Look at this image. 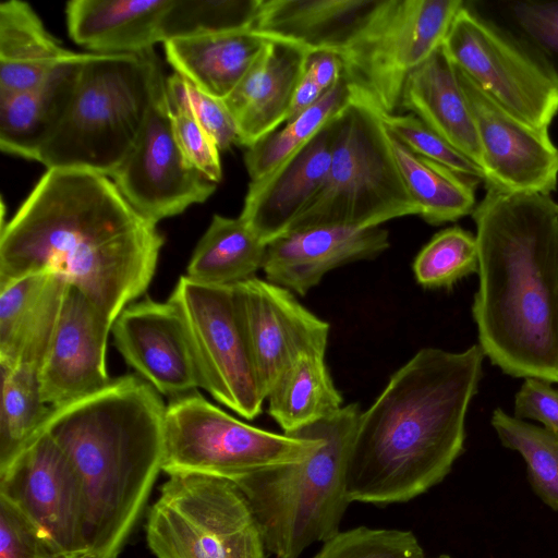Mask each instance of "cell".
<instances>
[{"label":"cell","mask_w":558,"mask_h":558,"mask_svg":"<svg viewBox=\"0 0 558 558\" xmlns=\"http://www.w3.org/2000/svg\"><path fill=\"white\" fill-rule=\"evenodd\" d=\"M379 116L388 133L413 153L463 177L477 182L485 181V173L481 166L456 149L416 116L398 112Z\"/></svg>","instance_id":"f35d334b"},{"label":"cell","mask_w":558,"mask_h":558,"mask_svg":"<svg viewBox=\"0 0 558 558\" xmlns=\"http://www.w3.org/2000/svg\"><path fill=\"white\" fill-rule=\"evenodd\" d=\"M52 558H93L88 551L61 553Z\"/></svg>","instance_id":"bcb514c9"},{"label":"cell","mask_w":558,"mask_h":558,"mask_svg":"<svg viewBox=\"0 0 558 558\" xmlns=\"http://www.w3.org/2000/svg\"><path fill=\"white\" fill-rule=\"evenodd\" d=\"M464 7L558 89V1L473 0L464 1Z\"/></svg>","instance_id":"f1b7e54d"},{"label":"cell","mask_w":558,"mask_h":558,"mask_svg":"<svg viewBox=\"0 0 558 558\" xmlns=\"http://www.w3.org/2000/svg\"><path fill=\"white\" fill-rule=\"evenodd\" d=\"M389 245V233L380 227L312 226L267 243L262 269L269 282L304 295L328 271L375 258Z\"/></svg>","instance_id":"d6986e66"},{"label":"cell","mask_w":558,"mask_h":558,"mask_svg":"<svg viewBox=\"0 0 558 558\" xmlns=\"http://www.w3.org/2000/svg\"><path fill=\"white\" fill-rule=\"evenodd\" d=\"M492 426L501 444L519 452L527 465L531 484L541 499L558 510V434L494 410Z\"/></svg>","instance_id":"e575fe53"},{"label":"cell","mask_w":558,"mask_h":558,"mask_svg":"<svg viewBox=\"0 0 558 558\" xmlns=\"http://www.w3.org/2000/svg\"><path fill=\"white\" fill-rule=\"evenodd\" d=\"M163 77L154 49L137 56L87 52L69 108L34 160L110 178L134 147Z\"/></svg>","instance_id":"5b68a950"},{"label":"cell","mask_w":558,"mask_h":558,"mask_svg":"<svg viewBox=\"0 0 558 558\" xmlns=\"http://www.w3.org/2000/svg\"><path fill=\"white\" fill-rule=\"evenodd\" d=\"M166 408L150 384L129 374L52 408L44 425L78 478L93 558H119L145 508L162 471Z\"/></svg>","instance_id":"277c9868"},{"label":"cell","mask_w":558,"mask_h":558,"mask_svg":"<svg viewBox=\"0 0 558 558\" xmlns=\"http://www.w3.org/2000/svg\"><path fill=\"white\" fill-rule=\"evenodd\" d=\"M165 243L111 178L47 169L0 235V288L54 271L112 323L148 289Z\"/></svg>","instance_id":"6da1fadb"},{"label":"cell","mask_w":558,"mask_h":558,"mask_svg":"<svg viewBox=\"0 0 558 558\" xmlns=\"http://www.w3.org/2000/svg\"><path fill=\"white\" fill-rule=\"evenodd\" d=\"M400 110L410 111L483 169L476 125L457 68L442 44L407 78Z\"/></svg>","instance_id":"cb8c5ba5"},{"label":"cell","mask_w":558,"mask_h":558,"mask_svg":"<svg viewBox=\"0 0 558 558\" xmlns=\"http://www.w3.org/2000/svg\"><path fill=\"white\" fill-rule=\"evenodd\" d=\"M486 190L472 213L478 345L505 374L558 384V204Z\"/></svg>","instance_id":"3957f363"},{"label":"cell","mask_w":558,"mask_h":558,"mask_svg":"<svg viewBox=\"0 0 558 558\" xmlns=\"http://www.w3.org/2000/svg\"><path fill=\"white\" fill-rule=\"evenodd\" d=\"M453 64L509 113L548 132L558 89L510 43L463 4L442 41Z\"/></svg>","instance_id":"7c38bea8"},{"label":"cell","mask_w":558,"mask_h":558,"mask_svg":"<svg viewBox=\"0 0 558 558\" xmlns=\"http://www.w3.org/2000/svg\"><path fill=\"white\" fill-rule=\"evenodd\" d=\"M267 39L250 70L223 99L236 124L238 145L245 148L287 122L311 52L292 43Z\"/></svg>","instance_id":"44dd1931"},{"label":"cell","mask_w":558,"mask_h":558,"mask_svg":"<svg viewBox=\"0 0 558 558\" xmlns=\"http://www.w3.org/2000/svg\"><path fill=\"white\" fill-rule=\"evenodd\" d=\"M170 111L173 130L184 155L206 179L217 184L222 178L218 145L189 113Z\"/></svg>","instance_id":"b9f144b4"},{"label":"cell","mask_w":558,"mask_h":558,"mask_svg":"<svg viewBox=\"0 0 558 558\" xmlns=\"http://www.w3.org/2000/svg\"><path fill=\"white\" fill-rule=\"evenodd\" d=\"M314 558H425L411 531L357 526L324 543Z\"/></svg>","instance_id":"74e56055"},{"label":"cell","mask_w":558,"mask_h":558,"mask_svg":"<svg viewBox=\"0 0 558 558\" xmlns=\"http://www.w3.org/2000/svg\"><path fill=\"white\" fill-rule=\"evenodd\" d=\"M418 214L380 116L351 100L339 117L326 181L286 232L318 225L374 228Z\"/></svg>","instance_id":"52a82bcc"},{"label":"cell","mask_w":558,"mask_h":558,"mask_svg":"<svg viewBox=\"0 0 558 558\" xmlns=\"http://www.w3.org/2000/svg\"><path fill=\"white\" fill-rule=\"evenodd\" d=\"M111 333L128 365L160 395L172 399L199 388L182 322L168 301L146 296L129 304Z\"/></svg>","instance_id":"ac0fdd59"},{"label":"cell","mask_w":558,"mask_h":558,"mask_svg":"<svg viewBox=\"0 0 558 558\" xmlns=\"http://www.w3.org/2000/svg\"><path fill=\"white\" fill-rule=\"evenodd\" d=\"M305 71L316 85L324 93H327L342 77L343 64L340 56L336 51H311Z\"/></svg>","instance_id":"ee69618b"},{"label":"cell","mask_w":558,"mask_h":558,"mask_svg":"<svg viewBox=\"0 0 558 558\" xmlns=\"http://www.w3.org/2000/svg\"><path fill=\"white\" fill-rule=\"evenodd\" d=\"M77 52L65 49L34 9L21 0L0 4V94L31 89Z\"/></svg>","instance_id":"83f0119b"},{"label":"cell","mask_w":558,"mask_h":558,"mask_svg":"<svg viewBox=\"0 0 558 558\" xmlns=\"http://www.w3.org/2000/svg\"><path fill=\"white\" fill-rule=\"evenodd\" d=\"M266 243L239 216L214 215L198 241L186 276L214 286H235L263 268Z\"/></svg>","instance_id":"4dcf8cb0"},{"label":"cell","mask_w":558,"mask_h":558,"mask_svg":"<svg viewBox=\"0 0 558 558\" xmlns=\"http://www.w3.org/2000/svg\"><path fill=\"white\" fill-rule=\"evenodd\" d=\"M461 0H378L336 51L351 100L378 114L400 110L408 76L444 41Z\"/></svg>","instance_id":"9c48e42d"},{"label":"cell","mask_w":558,"mask_h":558,"mask_svg":"<svg viewBox=\"0 0 558 558\" xmlns=\"http://www.w3.org/2000/svg\"><path fill=\"white\" fill-rule=\"evenodd\" d=\"M325 354L313 351L299 356L268 392V413L284 434L330 417L344 407L326 365Z\"/></svg>","instance_id":"f546056e"},{"label":"cell","mask_w":558,"mask_h":558,"mask_svg":"<svg viewBox=\"0 0 558 558\" xmlns=\"http://www.w3.org/2000/svg\"><path fill=\"white\" fill-rule=\"evenodd\" d=\"M514 416L533 420L558 434V390L538 378H524L514 396Z\"/></svg>","instance_id":"7bdbcfd3"},{"label":"cell","mask_w":558,"mask_h":558,"mask_svg":"<svg viewBox=\"0 0 558 558\" xmlns=\"http://www.w3.org/2000/svg\"><path fill=\"white\" fill-rule=\"evenodd\" d=\"M171 0H72L66 3L69 36L97 54L137 56L162 43Z\"/></svg>","instance_id":"603a6c76"},{"label":"cell","mask_w":558,"mask_h":558,"mask_svg":"<svg viewBox=\"0 0 558 558\" xmlns=\"http://www.w3.org/2000/svg\"><path fill=\"white\" fill-rule=\"evenodd\" d=\"M61 553L43 527L0 495V558H52Z\"/></svg>","instance_id":"60d3db41"},{"label":"cell","mask_w":558,"mask_h":558,"mask_svg":"<svg viewBox=\"0 0 558 558\" xmlns=\"http://www.w3.org/2000/svg\"><path fill=\"white\" fill-rule=\"evenodd\" d=\"M85 56L76 53L31 89L0 94L2 151L35 159L69 108Z\"/></svg>","instance_id":"d4e9b609"},{"label":"cell","mask_w":558,"mask_h":558,"mask_svg":"<svg viewBox=\"0 0 558 558\" xmlns=\"http://www.w3.org/2000/svg\"><path fill=\"white\" fill-rule=\"evenodd\" d=\"M146 541L156 558H266L256 518L231 480L173 474L148 511Z\"/></svg>","instance_id":"30bf717a"},{"label":"cell","mask_w":558,"mask_h":558,"mask_svg":"<svg viewBox=\"0 0 558 558\" xmlns=\"http://www.w3.org/2000/svg\"><path fill=\"white\" fill-rule=\"evenodd\" d=\"M0 495L43 527L64 553L88 551L78 478L48 433L0 474Z\"/></svg>","instance_id":"2e32d148"},{"label":"cell","mask_w":558,"mask_h":558,"mask_svg":"<svg viewBox=\"0 0 558 558\" xmlns=\"http://www.w3.org/2000/svg\"><path fill=\"white\" fill-rule=\"evenodd\" d=\"M111 327L109 318L69 284L58 325L38 369L47 404L59 408L110 384L106 353Z\"/></svg>","instance_id":"e0dca14e"},{"label":"cell","mask_w":558,"mask_h":558,"mask_svg":"<svg viewBox=\"0 0 558 558\" xmlns=\"http://www.w3.org/2000/svg\"><path fill=\"white\" fill-rule=\"evenodd\" d=\"M477 267L476 238L460 227L436 233L413 262L415 279L426 289H449Z\"/></svg>","instance_id":"8d00e7d4"},{"label":"cell","mask_w":558,"mask_h":558,"mask_svg":"<svg viewBox=\"0 0 558 558\" xmlns=\"http://www.w3.org/2000/svg\"><path fill=\"white\" fill-rule=\"evenodd\" d=\"M389 136L401 178L424 221L438 226L472 215L477 181L413 153Z\"/></svg>","instance_id":"1f68e13d"},{"label":"cell","mask_w":558,"mask_h":558,"mask_svg":"<svg viewBox=\"0 0 558 558\" xmlns=\"http://www.w3.org/2000/svg\"><path fill=\"white\" fill-rule=\"evenodd\" d=\"M234 303L262 391L302 354L326 352L329 324L303 306L290 290L252 277L232 286Z\"/></svg>","instance_id":"5bb4252c"},{"label":"cell","mask_w":558,"mask_h":558,"mask_svg":"<svg viewBox=\"0 0 558 558\" xmlns=\"http://www.w3.org/2000/svg\"><path fill=\"white\" fill-rule=\"evenodd\" d=\"M351 102V94L343 77L314 106L286 122L284 126L247 147L244 165L250 182L265 179L302 147L330 120Z\"/></svg>","instance_id":"836d02e7"},{"label":"cell","mask_w":558,"mask_h":558,"mask_svg":"<svg viewBox=\"0 0 558 558\" xmlns=\"http://www.w3.org/2000/svg\"><path fill=\"white\" fill-rule=\"evenodd\" d=\"M361 410L356 403L317 422L323 445L307 459L233 480L247 499L267 553L299 558L340 532L350 500L347 471Z\"/></svg>","instance_id":"8992f818"},{"label":"cell","mask_w":558,"mask_h":558,"mask_svg":"<svg viewBox=\"0 0 558 558\" xmlns=\"http://www.w3.org/2000/svg\"><path fill=\"white\" fill-rule=\"evenodd\" d=\"M378 0H262L252 31L308 51H338Z\"/></svg>","instance_id":"484cf974"},{"label":"cell","mask_w":558,"mask_h":558,"mask_svg":"<svg viewBox=\"0 0 558 558\" xmlns=\"http://www.w3.org/2000/svg\"><path fill=\"white\" fill-rule=\"evenodd\" d=\"M325 94L305 71L294 92L287 122L310 109Z\"/></svg>","instance_id":"f6af8a7d"},{"label":"cell","mask_w":558,"mask_h":558,"mask_svg":"<svg viewBox=\"0 0 558 558\" xmlns=\"http://www.w3.org/2000/svg\"><path fill=\"white\" fill-rule=\"evenodd\" d=\"M1 367L0 474L44 432L52 410L43 398L38 369L17 365Z\"/></svg>","instance_id":"d6a6232c"},{"label":"cell","mask_w":558,"mask_h":558,"mask_svg":"<svg viewBox=\"0 0 558 558\" xmlns=\"http://www.w3.org/2000/svg\"><path fill=\"white\" fill-rule=\"evenodd\" d=\"M478 344L417 351L357 418L347 471L350 502H407L440 483L463 451L483 374Z\"/></svg>","instance_id":"7a4b0ae2"},{"label":"cell","mask_w":558,"mask_h":558,"mask_svg":"<svg viewBox=\"0 0 558 558\" xmlns=\"http://www.w3.org/2000/svg\"><path fill=\"white\" fill-rule=\"evenodd\" d=\"M437 558H451V557H449V556H447V555H441V556H439V557H437Z\"/></svg>","instance_id":"7dc6e473"},{"label":"cell","mask_w":558,"mask_h":558,"mask_svg":"<svg viewBox=\"0 0 558 558\" xmlns=\"http://www.w3.org/2000/svg\"><path fill=\"white\" fill-rule=\"evenodd\" d=\"M457 72L476 125L486 187L549 195L558 181V148L548 132L515 118Z\"/></svg>","instance_id":"9a60e30c"},{"label":"cell","mask_w":558,"mask_h":558,"mask_svg":"<svg viewBox=\"0 0 558 558\" xmlns=\"http://www.w3.org/2000/svg\"><path fill=\"white\" fill-rule=\"evenodd\" d=\"M171 110L189 113L216 142L220 150L238 145V129L223 100L201 90L178 73L166 80Z\"/></svg>","instance_id":"ab89813d"},{"label":"cell","mask_w":558,"mask_h":558,"mask_svg":"<svg viewBox=\"0 0 558 558\" xmlns=\"http://www.w3.org/2000/svg\"><path fill=\"white\" fill-rule=\"evenodd\" d=\"M323 442L317 423L292 434L265 430L235 418L194 390L167 404L162 471L233 481L301 462Z\"/></svg>","instance_id":"ba28073f"},{"label":"cell","mask_w":558,"mask_h":558,"mask_svg":"<svg viewBox=\"0 0 558 558\" xmlns=\"http://www.w3.org/2000/svg\"><path fill=\"white\" fill-rule=\"evenodd\" d=\"M166 80L157 85L134 147L110 177L133 208L156 225L204 203L216 190V183L190 162L177 140Z\"/></svg>","instance_id":"4fadbf2b"},{"label":"cell","mask_w":558,"mask_h":558,"mask_svg":"<svg viewBox=\"0 0 558 558\" xmlns=\"http://www.w3.org/2000/svg\"><path fill=\"white\" fill-rule=\"evenodd\" d=\"M340 114L271 174L250 182L240 217L266 244L283 234L323 187Z\"/></svg>","instance_id":"ffe728a7"},{"label":"cell","mask_w":558,"mask_h":558,"mask_svg":"<svg viewBox=\"0 0 558 558\" xmlns=\"http://www.w3.org/2000/svg\"><path fill=\"white\" fill-rule=\"evenodd\" d=\"M262 0H171L162 44L180 37L252 29Z\"/></svg>","instance_id":"d590c367"},{"label":"cell","mask_w":558,"mask_h":558,"mask_svg":"<svg viewBox=\"0 0 558 558\" xmlns=\"http://www.w3.org/2000/svg\"><path fill=\"white\" fill-rule=\"evenodd\" d=\"M168 302L177 311L197 371L199 387L245 420L266 400L234 303L232 286L181 276Z\"/></svg>","instance_id":"8fae6325"},{"label":"cell","mask_w":558,"mask_h":558,"mask_svg":"<svg viewBox=\"0 0 558 558\" xmlns=\"http://www.w3.org/2000/svg\"><path fill=\"white\" fill-rule=\"evenodd\" d=\"M68 287L64 277L44 270L0 288V364L39 369Z\"/></svg>","instance_id":"7402d4cb"},{"label":"cell","mask_w":558,"mask_h":558,"mask_svg":"<svg viewBox=\"0 0 558 558\" xmlns=\"http://www.w3.org/2000/svg\"><path fill=\"white\" fill-rule=\"evenodd\" d=\"M267 40L246 29L173 38L163 43V48L175 73L223 100L250 70Z\"/></svg>","instance_id":"4316f807"}]
</instances>
